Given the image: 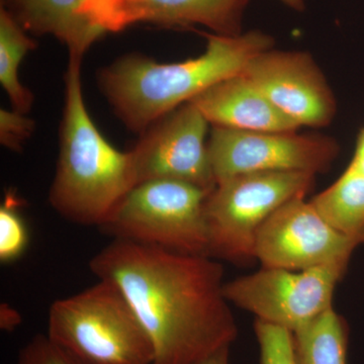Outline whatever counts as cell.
<instances>
[{
	"mask_svg": "<svg viewBox=\"0 0 364 364\" xmlns=\"http://www.w3.org/2000/svg\"><path fill=\"white\" fill-rule=\"evenodd\" d=\"M48 336L85 364H152V342L121 289L105 279L54 301Z\"/></svg>",
	"mask_w": 364,
	"mask_h": 364,
	"instance_id": "277c9868",
	"label": "cell"
},
{
	"mask_svg": "<svg viewBox=\"0 0 364 364\" xmlns=\"http://www.w3.org/2000/svg\"><path fill=\"white\" fill-rule=\"evenodd\" d=\"M260 350V364H296L293 332L256 320L254 324Z\"/></svg>",
	"mask_w": 364,
	"mask_h": 364,
	"instance_id": "ac0fdd59",
	"label": "cell"
},
{
	"mask_svg": "<svg viewBox=\"0 0 364 364\" xmlns=\"http://www.w3.org/2000/svg\"><path fill=\"white\" fill-rule=\"evenodd\" d=\"M250 0H85L80 14L105 33L138 23L167 28H208L217 35L242 33Z\"/></svg>",
	"mask_w": 364,
	"mask_h": 364,
	"instance_id": "7c38bea8",
	"label": "cell"
},
{
	"mask_svg": "<svg viewBox=\"0 0 364 364\" xmlns=\"http://www.w3.org/2000/svg\"><path fill=\"white\" fill-rule=\"evenodd\" d=\"M35 122L18 111H0V142L14 151H21L23 144L35 130Z\"/></svg>",
	"mask_w": 364,
	"mask_h": 364,
	"instance_id": "44dd1931",
	"label": "cell"
},
{
	"mask_svg": "<svg viewBox=\"0 0 364 364\" xmlns=\"http://www.w3.org/2000/svg\"><path fill=\"white\" fill-rule=\"evenodd\" d=\"M208 124L188 102L151 124L130 151L136 186L154 179H176L214 191L217 183L208 156Z\"/></svg>",
	"mask_w": 364,
	"mask_h": 364,
	"instance_id": "9c48e42d",
	"label": "cell"
},
{
	"mask_svg": "<svg viewBox=\"0 0 364 364\" xmlns=\"http://www.w3.org/2000/svg\"><path fill=\"white\" fill-rule=\"evenodd\" d=\"M350 165L358 169L364 176V128L359 132L355 151H354Z\"/></svg>",
	"mask_w": 364,
	"mask_h": 364,
	"instance_id": "603a6c76",
	"label": "cell"
},
{
	"mask_svg": "<svg viewBox=\"0 0 364 364\" xmlns=\"http://www.w3.org/2000/svg\"><path fill=\"white\" fill-rule=\"evenodd\" d=\"M358 246L330 226L301 196L280 207L262 225L256 236L254 256L262 267L304 270L348 264Z\"/></svg>",
	"mask_w": 364,
	"mask_h": 364,
	"instance_id": "30bf717a",
	"label": "cell"
},
{
	"mask_svg": "<svg viewBox=\"0 0 364 364\" xmlns=\"http://www.w3.org/2000/svg\"><path fill=\"white\" fill-rule=\"evenodd\" d=\"M81 61L69 59L59 159L49 202L67 221L100 228L135 188L136 179L130 152L112 147L86 109Z\"/></svg>",
	"mask_w": 364,
	"mask_h": 364,
	"instance_id": "3957f363",
	"label": "cell"
},
{
	"mask_svg": "<svg viewBox=\"0 0 364 364\" xmlns=\"http://www.w3.org/2000/svg\"><path fill=\"white\" fill-rule=\"evenodd\" d=\"M191 102L213 126L255 132H296L299 128L242 73L217 83Z\"/></svg>",
	"mask_w": 364,
	"mask_h": 364,
	"instance_id": "4fadbf2b",
	"label": "cell"
},
{
	"mask_svg": "<svg viewBox=\"0 0 364 364\" xmlns=\"http://www.w3.org/2000/svg\"><path fill=\"white\" fill-rule=\"evenodd\" d=\"M4 9L23 30L54 36L66 45L69 56L83 58L91 46L105 35L81 16L85 0H4Z\"/></svg>",
	"mask_w": 364,
	"mask_h": 364,
	"instance_id": "5bb4252c",
	"label": "cell"
},
{
	"mask_svg": "<svg viewBox=\"0 0 364 364\" xmlns=\"http://www.w3.org/2000/svg\"><path fill=\"white\" fill-rule=\"evenodd\" d=\"M348 264L304 270L262 267L224 284L230 304L257 318L296 332L332 306L335 289Z\"/></svg>",
	"mask_w": 364,
	"mask_h": 364,
	"instance_id": "52a82bcc",
	"label": "cell"
},
{
	"mask_svg": "<svg viewBox=\"0 0 364 364\" xmlns=\"http://www.w3.org/2000/svg\"><path fill=\"white\" fill-rule=\"evenodd\" d=\"M90 269L128 299L152 342V364H195L238 336L224 268L210 256L114 239Z\"/></svg>",
	"mask_w": 364,
	"mask_h": 364,
	"instance_id": "6da1fadb",
	"label": "cell"
},
{
	"mask_svg": "<svg viewBox=\"0 0 364 364\" xmlns=\"http://www.w3.org/2000/svg\"><path fill=\"white\" fill-rule=\"evenodd\" d=\"M205 37L207 49L196 58L163 64L129 55L100 72V90L127 128L144 133L176 107L242 73L253 57L272 49L274 43L260 31Z\"/></svg>",
	"mask_w": 364,
	"mask_h": 364,
	"instance_id": "7a4b0ae2",
	"label": "cell"
},
{
	"mask_svg": "<svg viewBox=\"0 0 364 364\" xmlns=\"http://www.w3.org/2000/svg\"><path fill=\"white\" fill-rule=\"evenodd\" d=\"M293 335L296 364H347L348 328L333 306Z\"/></svg>",
	"mask_w": 364,
	"mask_h": 364,
	"instance_id": "2e32d148",
	"label": "cell"
},
{
	"mask_svg": "<svg viewBox=\"0 0 364 364\" xmlns=\"http://www.w3.org/2000/svg\"><path fill=\"white\" fill-rule=\"evenodd\" d=\"M36 48L26 31L11 14L0 11V82L6 90L14 111L28 114L33 105L31 91L21 85L18 68L26 54Z\"/></svg>",
	"mask_w": 364,
	"mask_h": 364,
	"instance_id": "e0dca14e",
	"label": "cell"
},
{
	"mask_svg": "<svg viewBox=\"0 0 364 364\" xmlns=\"http://www.w3.org/2000/svg\"><path fill=\"white\" fill-rule=\"evenodd\" d=\"M210 191L176 179L136 184L98 228L119 240L208 256L205 205Z\"/></svg>",
	"mask_w": 364,
	"mask_h": 364,
	"instance_id": "8992f818",
	"label": "cell"
},
{
	"mask_svg": "<svg viewBox=\"0 0 364 364\" xmlns=\"http://www.w3.org/2000/svg\"><path fill=\"white\" fill-rule=\"evenodd\" d=\"M21 324V314L13 306L2 304L0 306V328L6 332H14Z\"/></svg>",
	"mask_w": 364,
	"mask_h": 364,
	"instance_id": "7402d4cb",
	"label": "cell"
},
{
	"mask_svg": "<svg viewBox=\"0 0 364 364\" xmlns=\"http://www.w3.org/2000/svg\"><path fill=\"white\" fill-rule=\"evenodd\" d=\"M11 196L0 208V261L13 262L18 259L28 246V237L25 223L21 219Z\"/></svg>",
	"mask_w": 364,
	"mask_h": 364,
	"instance_id": "d6986e66",
	"label": "cell"
},
{
	"mask_svg": "<svg viewBox=\"0 0 364 364\" xmlns=\"http://www.w3.org/2000/svg\"><path fill=\"white\" fill-rule=\"evenodd\" d=\"M16 364H85L55 343L48 335H36L21 349Z\"/></svg>",
	"mask_w": 364,
	"mask_h": 364,
	"instance_id": "ffe728a7",
	"label": "cell"
},
{
	"mask_svg": "<svg viewBox=\"0 0 364 364\" xmlns=\"http://www.w3.org/2000/svg\"><path fill=\"white\" fill-rule=\"evenodd\" d=\"M242 74L299 127L328 126L336 114L331 88L308 53L272 48L253 57Z\"/></svg>",
	"mask_w": 364,
	"mask_h": 364,
	"instance_id": "8fae6325",
	"label": "cell"
},
{
	"mask_svg": "<svg viewBox=\"0 0 364 364\" xmlns=\"http://www.w3.org/2000/svg\"><path fill=\"white\" fill-rule=\"evenodd\" d=\"M208 148L215 183L254 172L329 169L338 155L334 139L296 132H255L213 126Z\"/></svg>",
	"mask_w": 364,
	"mask_h": 364,
	"instance_id": "ba28073f",
	"label": "cell"
},
{
	"mask_svg": "<svg viewBox=\"0 0 364 364\" xmlns=\"http://www.w3.org/2000/svg\"><path fill=\"white\" fill-rule=\"evenodd\" d=\"M230 347H225V348L220 349L219 351L210 354L208 358L198 361L195 364H231L230 363Z\"/></svg>",
	"mask_w": 364,
	"mask_h": 364,
	"instance_id": "cb8c5ba5",
	"label": "cell"
},
{
	"mask_svg": "<svg viewBox=\"0 0 364 364\" xmlns=\"http://www.w3.org/2000/svg\"><path fill=\"white\" fill-rule=\"evenodd\" d=\"M316 174L254 172L219 182L205 200L208 256L234 263L255 259L256 236L280 207L305 198Z\"/></svg>",
	"mask_w": 364,
	"mask_h": 364,
	"instance_id": "5b68a950",
	"label": "cell"
},
{
	"mask_svg": "<svg viewBox=\"0 0 364 364\" xmlns=\"http://www.w3.org/2000/svg\"><path fill=\"white\" fill-rule=\"evenodd\" d=\"M280 1L294 11H303L306 9L305 0H280Z\"/></svg>",
	"mask_w": 364,
	"mask_h": 364,
	"instance_id": "d4e9b609",
	"label": "cell"
},
{
	"mask_svg": "<svg viewBox=\"0 0 364 364\" xmlns=\"http://www.w3.org/2000/svg\"><path fill=\"white\" fill-rule=\"evenodd\" d=\"M313 207L339 233L364 244V176L349 164L329 188L314 196Z\"/></svg>",
	"mask_w": 364,
	"mask_h": 364,
	"instance_id": "9a60e30c",
	"label": "cell"
}]
</instances>
